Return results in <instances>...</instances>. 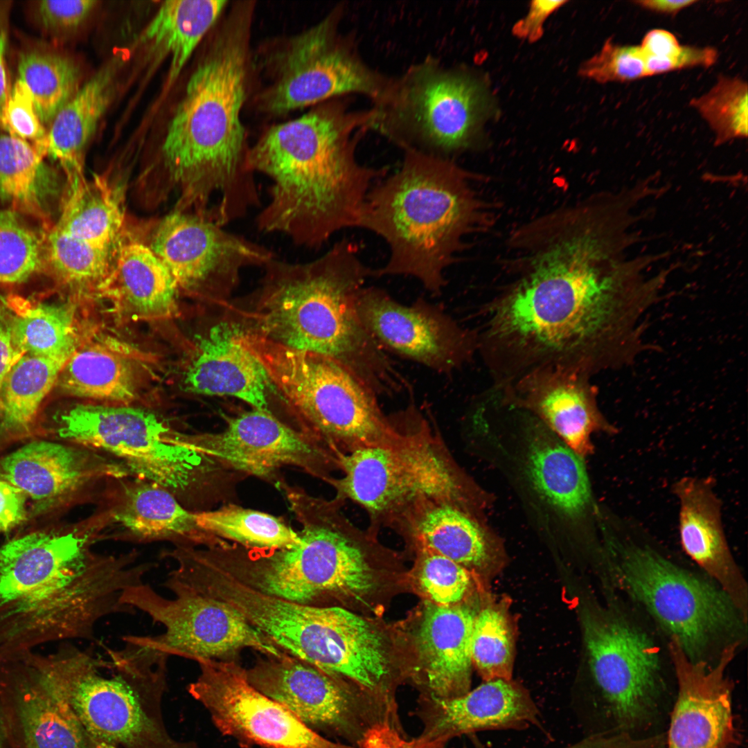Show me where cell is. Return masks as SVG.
<instances>
[{
	"mask_svg": "<svg viewBox=\"0 0 748 748\" xmlns=\"http://www.w3.org/2000/svg\"><path fill=\"white\" fill-rule=\"evenodd\" d=\"M562 227L482 308L477 352L492 385L546 366L591 376L643 349L641 319L665 274H646L648 256L628 258L632 240L606 217L573 215Z\"/></svg>",
	"mask_w": 748,
	"mask_h": 748,
	"instance_id": "obj_1",
	"label": "cell"
},
{
	"mask_svg": "<svg viewBox=\"0 0 748 748\" xmlns=\"http://www.w3.org/2000/svg\"><path fill=\"white\" fill-rule=\"evenodd\" d=\"M347 97L271 126L249 147L250 169L271 181L269 200L255 220L260 231L317 249L338 231L357 227L367 194L387 168L357 160L374 111L353 109Z\"/></svg>",
	"mask_w": 748,
	"mask_h": 748,
	"instance_id": "obj_2",
	"label": "cell"
},
{
	"mask_svg": "<svg viewBox=\"0 0 748 748\" xmlns=\"http://www.w3.org/2000/svg\"><path fill=\"white\" fill-rule=\"evenodd\" d=\"M253 6H234L191 73L161 146L163 167L181 190L184 207L225 226L260 204L242 112L251 72Z\"/></svg>",
	"mask_w": 748,
	"mask_h": 748,
	"instance_id": "obj_3",
	"label": "cell"
},
{
	"mask_svg": "<svg viewBox=\"0 0 748 748\" xmlns=\"http://www.w3.org/2000/svg\"><path fill=\"white\" fill-rule=\"evenodd\" d=\"M89 535L34 531L0 547V660L41 644L94 641L99 622L136 610L124 593L154 567L91 550Z\"/></svg>",
	"mask_w": 748,
	"mask_h": 748,
	"instance_id": "obj_4",
	"label": "cell"
},
{
	"mask_svg": "<svg viewBox=\"0 0 748 748\" xmlns=\"http://www.w3.org/2000/svg\"><path fill=\"white\" fill-rule=\"evenodd\" d=\"M250 308H232L244 328L296 350L336 360L379 396H392L405 378L362 323L355 298L373 276L357 244L335 242L317 258L293 263L275 256L263 267Z\"/></svg>",
	"mask_w": 748,
	"mask_h": 748,
	"instance_id": "obj_5",
	"label": "cell"
},
{
	"mask_svg": "<svg viewBox=\"0 0 748 748\" xmlns=\"http://www.w3.org/2000/svg\"><path fill=\"white\" fill-rule=\"evenodd\" d=\"M403 152L399 170L367 194L357 227L380 236L389 249L387 262L373 276L413 277L438 296L445 270L483 222L481 202L471 175L453 159Z\"/></svg>",
	"mask_w": 748,
	"mask_h": 748,
	"instance_id": "obj_6",
	"label": "cell"
},
{
	"mask_svg": "<svg viewBox=\"0 0 748 748\" xmlns=\"http://www.w3.org/2000/svg\"><path fill=\"white\" fill-rule=\"evenodd\" d=\"M121 648L64 643L53 653L33 651L28 667L66 703L90 735L106 748H197L173 739L161 713L168 657L130 635Z\"/></svg>",
	"mask_w": 748,
	"mask_h": 748,
	"instance_id": "obj_7",
	"label": "cell"
},
{
	"mask_svg": "<svg viewBox=\"0 0 748 748\" xmlns=\"http://www.w3.org/2000/svg\"><path fill=\"white\" fill-rule=\"evenodd\" d=\"M301 528L299 541L265 552L233 545L220 565L251 587L270 596L316 605L324 598L362 600L378 586L374 562L382 554L369 529L363 531L343 513L345 501L314 497L280 482Z\"/></svg>",
	"mask_w": 748,
	"mask_h": 748,
	"instance_id": "obj_8",
	"label": "cell"
},
{
	"mask_svg": "<svg viewBox=\"0 0 748 748\" xmlns=\"http://www.w3.org/2000/svg\"><path fill=\"white\" fill-rule=\"evenodd\" d=\"M607 593L605 605L591 604L582 612L592 688L576 707L588 735H657L676 695L668 640L622 592Z\"/></svg>",
	"mask_w": 748,
	"mask_h": 748,
	"instance_id": "obj_9",
	"label": "cell"
},
{
	"mask_svg": "<svg viewBox=\"0 0 748 748\" xmlns=\"http://www.w3.org/2000/svg\"><path fill=\"white\" fill-rule=\"evenodd\" d=\"M608 551L618 589L691 661L715 665L746 646L748 616L701 571L631 540L612 539Z\"/></svg>",
	"mask_w": 748,
	"mask_h": 748,
	"instance_id": "obj_10",
	"label": "cell"
},
{
	"mask_svg": "<svg viewBox=\"0 0 748 748\" xmlns=\"http://www.w3.org/2000/svg\"><path fill=\"white\" fill-rule=\"evenodd\" d=\"M397 432L384 444L355 449L340 458L342 476L333 487L342 499L362 507L377 531L423 499L446 501L470 511L479 506L476 486L454 461L437 429L411 398L393 416Z\"/></svg>",
	"mask_w": 748,
	"mask_h": 748,
	"instance_id": "obj_11",
	"label": "cell"
},
{
	"mask_svg": "<svg viewBox=\"0 0 748 748\" xmlns=\"http://www.w3.org/2000/svg\"><path fill=\"white\" fill-rule=\"evenodd\" d=\"M243 345L260 362L304 434L337 454L390 441L396 434L378 397L336 360L292 348L250 330Z\"/></svg>",
	"mask_w": 748,
	"mask_h": 748,
	"instance_id": "obj_12",
	"label": "cell"
},
{
	"mask_svg": "<svg viewBox=\"0 0 748 748\" xmlns=\"http://www.w3.org/2000/svg\"><path fill=\"white\" fill-rule=\"evenodd\" d=\"M490 102L486 85L471 70L428 56L392 78L373 105L372 130L402 150L452 159L477 143Z\"/></svg>",
	"mask_w": 748,
	"mask_h": 748,
	"instance_id": "obj_13",
	"label": "cell"
},
{
	"mask_svg": "<svg viewBox=\"0 0 748 748\" xmlns=\"http://www.w3.org/2000/svg\"><path fill=\"white\" fill-rule=\"evenodd\" d=\"M190 586L229 604L284 652L330 674L352 677L368 657L369 625L364 618L344 608L264 594L212 561L195 569Z\"/></svg>",
	"mask_w": 748,
	"mask_h": 748,
	"instance_id": "obj_14",
	"label": "cell"
},
{
	"mask_svg": "<svg viewBox=\"0 0 748 748\" xmlns=\"http://www.w3.org/2000/svg\"><path fill=\"white\" fill-rule=\"evenodd\" d=\"M345 6L319 22L285 37L261 61L267 83L258 93L260 111L280 116L332 99L358 94L373 105L383 98L392 78L371 67L354 37L342 33Z\"/></svg>",
	"mask_w": 748,
	"mask_h": 748,
	"instance_id": "obj_15",
	"label": "cell"
},
{
	"mask_svg": "<svg viewBox=\"0 0 748 748\" xmlns=\"http://www.w3.org/2000/svg\"><path fill=\"white\" fill-rule=\"evenodd\" d=\"M62 439L115 456L131 474L173 493L187 491L215 461L188 447L184 434L130 404H80L61 416Z\"/></svg>",
	"mask_w": 748,
	"mask_h": 748,
	"instance_id": "obj_16",
	"label": "cell"
},
{
	"mask_svg": "<svg viewBox=\"0 0 748 748\" xmlns=\"http://www.w3.org/2000/svg\"><path fill=\"white\" fill-rule=\"evenodd\" d=\"M170 591L174 597L166 598L144 582L124 593L125 605L164 628L155 636L134 635L139 642L169 657L195 661L233 659L245 648L265 656L285 654L227 603L186 589Z\"/></svg>",
	"mask_w": 748,
	"mask_h": 748,
	"instance_id": "obj_17",
	"label": "cell"
},
{
	"mask_svg": "<svg viewBox=\"0 0 748 748\" xmlns=\"http://www.w3.org/2000/svg\"><path fill=\"white\" fill-rule=\"evenodd\" d=\"M148 245L178 288L204 291L221 305L228 303L244 268L262 267L276 256L267 247L186 211L165 217Z\"/></svg>",
	"mask_w": 748,
	"mask_h": 748,
	"instance_id": "obj_18",
	"label": "cell"
},
{
	"mask_svg": "<svg viewBox=\"0 0 748 748\" xmlns=\"http://www.w3.org/2000/svg\"><path fill=\"white\" fill-rule=\"evenodd\" d=\"M188 691L221 733L244 745L263 748H357L334 742L308 728L253 686L234 659L199 660ZM359 748V747H358Z\"/></svg>",
	"mask_w": 748,
	"mask_h": 748,
	"instance_id": "obj_19",
	"label": "cell"
},
{
	"mask_svg": "<svg viewBox=\"0 0 748 748\" xmlns=\"http://www.w3.org/2000/svg\"><path fill=\"white\" fill-rule=\"evenodd\" d=\"M218 433L184 434L186 445L220 464L267 479L295 466L328 483L340 470L339 454L269 410L253 408L226 420Z\"/></svg>",
	"mask_w": 748,
	"mask_h": 748,
	"instance_id": "obj_20",
	"label": "cell"
},
{
	"mask_svg": "<svg viewBox=\"0 0 748 748\" xmlns=\"http://www.w3.org/2000/svg\"><path fill=\"white\" fill-rule=\"evenodd\" d=\"M357 312L381 348L449 375L477 352L476 330L465 328L443 308L418 299L402 304L386 291L364 287L355 298Z\"/></svg>",
	"mask_w": 748,
	"mask_h": 748,
	"instance_id": "obj_21",
	"label": "cell"
},
{
	"mask_svg": "<svg viewBox=\"0 0 748 748\" xmlns=\"http://www.w3.org/2000/svg\"><path fill=\"white\" fill-rule=\"evenodd\" d=\"M265 657L247 670L250 684L312 730L361 742L382 724L369 719L371 699L355 693L346 680L287 653Z\"/></svg>",
	"mask_w": 748,
	"mask_h": 748,
	"instance_id": "obj_22",
	"label": "cell"
},
{
	"mask_svg": "<svg viewBox=\"0 0 748 748\" xmlns=\"http://www.w3.org/2000/svg\"><path fill=\"white\" fill-rule=\"evenodd\" d=\"M668 649L676 695L666 748H736L733 686L726 673L738 652L731 651L711 666L691 661L675 641H668Z\"/></svg>",
	"mask_w": 748,
	"mask_h": 748,
	"instance_id": "obj_23",
	"label": "cell"
},
{
	"mask_svg": "<svg viewBox=\"0 0 748 748\" xmlns=\"http://www.w3.org/2000/svg\"><path fill=\"white\" fill-rule=\"evenodd\" d=\"M590 377L573 368L546 366L495 386L507 402L537 417L583 458L592 452L594 432H615L598 408Z\"/></svg>",
	"mask_w": 748,
	"mask_h": 748,
	"instance_id": "obj_24",
	"label": "cell"
},
{
	"mask_svg": "<svg viewBox=\"0 0 748 748\" xmlns=\"http://www.w3.org/2000/svg\"><path fill=\"white\" fill-rule=\"evenodd\" d=\"M130 474L98 452L47 440L28 443L0 460V478L30 498L37 513L66 503L95 482Z\"/></svg>",
	"mask_w": 748,
	"mask_h": 748,
	"instance_id": "obj_25",
	"label": "cell"
},
{
	"mask_svg": "<svg viewBox=\"0 0 748 748\" xmlns=\"http://www.w3.org/2000/svg\"><path fill=\"white\" fill-rule=\"evenodd\" d=\"M420 736L402 739L403 748H438L463 734L525 729L539 725L540 713L530 694L512 679H496L452 698L428 697Z\"/></svg>",
	"mask_w": 748,
	"mask_h": 748,
	"instance_id": "obj_26",
	"label": "cell"
},
{
	"mask_svg": "<svg viewBox=\"0 0 748 748\" xmlns=\"http://www.w3.org/2000/svg\"><path fill=\"white\" fill-rule=\"evenodd\" d=\"M239 319H222L195 337L184 375L190 393L230 396L253 408L268 409L266 371L240 340Z\"/></svg>",
	"mask_w": 748,
	"mask_h": 748,
	"instance_id": "obj_27",
	"label": "cell"
},
{
	"mask_svg": "<svg viewBox=\"0 0 748 748\" xmlns=\"http://www.w3.org/2000/svg\"><path fill=\"white\" fill-rule=\"evenodd\" d=\"M674 492L679 501L680 542L686 554L748 616V585L730 550L721 504L709 479L684 477Z\"/></svg>",
	"mask_w": 748,
	"mask_h": 748,
	"instance_id": "obj_28",
	"label": "cell"
},
{
	"mask_svg": "<svg viewBox=\"0 0 748 748\" xmlns=\"http://www.w3.org/2000/svg\"><path fill=\"white\" fill-rule=\"evenodd\" d=\"M479 608L427 604L416 644L429 697L448 699L470 690L471 636Z\"/></svg>",
	"mask_w": 748,
	"mask_h": 748,
	"instance_id": "obj_29",
	"label": "cell"
},
{
	"mask_svg": "<svg viewBox=\"0 0 748 748\" xmlns=\"http://www.w3.org/2000/svg\"><path fill=\"white\" fill-rule=\"evenodd\" d=\"M0 686L10 692L26 748H106L69 705L42 684L19 657L0 661Z\"/></svg>",
	"mask_w": 748,
	"mask_h": 748,
	"instance_id": "obj_30",
	"label": "cell"
},
{
	"mask_svg": "<svg viewBox=\"0 0 748 748\" xmlns=\"http://www.w3.org/2000/svg\"><path fill=\"white\" fill-rule=\"evenodd\" d=\"M389 527L417 549L439 554L465 568H485L495 558L491 539L477 515L449 502L418 500Z\"/></svg>",
	"mask_w": 748,
	"mask_h": 748,
	"instance_id": "obj_31",
	"label": "cell"
},
{
	"mask_svg": "<svg viewBox=\"0 0 748 748\" xmlns=\"http://www.w3.org/2000/svg\"><path fill=\"white\" fill-rule=\"evenodd\" d=\"M177 290L173 278L147 244L125 240L122 235L100 294L115 299L133 318L159 320L176 314Z\"/></svg>",
	"mask_w": 748,
	"mask_h": 748,
	"instance_id": "obj_32",
	"label": "cell"
},
{
	"mask_svg": "<svg viewBox=\"0 0 748 748\" xmlns=\"http://www.w3.org/2000/svg\"><path fill=\"white\" fill-rule=\"evenodd\" d=\"M122 61L115 57L101 67L50 123L46 153L60 163L66 179L83 175L86 148L113 99Z\"/></svg>",
	"mask_w": 748,
	"mask_h": 748,
	"instance_id": "obj_33",
	"label": "cell"
},
{
	"mask_svg": "<svg viewBox=\"0 0 748 748\" xmlns=\"http://www.w3.org/2000/svg\"><path fill=\"white\" fill-rule=\"evenodd\" d=\"M527 470L538 493L567 515H578L591 501L582 458L530 413Z\"/></svg>",
	"mask_w": 748,
	"mask_h": 748,
	"instance_id": "obj_34",
	"label": "cell"
},
{
	"mask_svg": "<svg viewBox=\"0 0 748 748\" xmlns=\"http://www.w3.org/2000/svg\"><path fill=\"white\" fill-rule=\"evenodd\" d=\"M113 517L139 540H170L205 546L220 542L197 526L195 513L185 508L172 492L147 481L128 487Z\"/></svg>",
	"mask_w": 748,
	"mask_h": 748,
	"instance_id": "obj_35",
	"label": "cell"
},
{
	"mask_svg": "<svg viewBox=\"0 0 748 748\" xmlns=\"http://www.w3.org/2000/svg\"><path fill=\"white\" fill-rule=\"evenodd\" d=\"M224 0L164 1L142 33L140 40L154 63L170 60L171 85L228 5Z\"/></svg>",
	"mask_w": 748,
	"mask_h": 748,
	"instance_id": "obj_36",
	"label": "cell"
},
{
	"mask_svg": "<svg viewBox=\"0 0 748 748\" xmlns=\"http://www.w3.org/2000/svg\"><path fill=\"white\" fill-rule=\"evenodd\" d=\"M57 383L69 395L104 404H130L139 391L138 373L132 361L103 342L78 346Z\"/></svg>",
	"mask_w": 748,
	"mask_h": 748,
	"instance_id": "obj_37",
	"label": "cell"
},
{
	"mask_svg": "<svg viewBox=\"0 0 748 748\" xmlns=\"http://www.w3.org/2000/svg\"><path fill=\"white\" fill-rule=\"evenodd\" d=\"M55 226L96 246L113 249L123 235L124 213L116 188L100 175L66 179Z\"/></svg>",
	"mask_w": 748,
	"mask_h": 748,
	"instance_id": "obj_38",
	"label": "cell"
},
{
	"mask_svg": "<svg viewBox=\"0 0 748 748\" xmlns=\"http://www.w3.org/2000/svg\"><path fill=\"white\" fill-rule=\"evenodd\" d=\"M45 156L27 141L0 134V199L48 230L53 225L48 202L59 188L56 175L44 161Z\"/></svg>",
	"mask_w": 748,
	"mask_h": 748,
	"instance_id": "obj_39",
	"label": "cell"
},
{
	"mask_svg": "<svg viewBox=\"0 0 748 748\" xmlns=\"http://www.w3.org/2000/svg\"><path fill=\"white\" fill-rule=\"evenodd\" d=\"M67 361L23 355L0 387V446L28 436Z\"/></svg>",
	"mask_w": 748,
	"mask_h": 748,
	"instance_id": "obj_40",
	"label": "cell"
},
{
	"mask_svg": "<svg viewBox=\"0 0 748 748\" xmlns=\"http://www.w3.org/2000/svg\"><path fill=\"white\" fill-rule=\"evenodd\" d=\"M8 310L14 341L24 354L68 361L79 346L72 304L15 298Z\"/></svg>",
	"mask_w": 748,
	"mask_h": 748,
	"instance_id": "obj_41",
	"label": "cell"
},
{
	"mask_svg": "<svg viewBox=\"0 0 748 748\" xmlns=\"http://www.w3.org/2000/svg\"><path fill=\"white\" fill-rule=\"evenodd\" d=\"M114 250L74 237L53 224L44 230L42 269L78 294H100L110 272Z\"/></svg>",
	"mask_w": 748,
	"mask_h": 748,
	"instance_id": "obj_42",
	"label": "cell"
},
{
	"mask_svg": "<svg viewBox=\"0 0 748 748\" xmlns=\"http://www.w3.org/2000/svg\"><path fill=\"white\" fill-rule=\"evenodd\" d=\"M195 521L208 535L253 551L281 549L299 541L298 531L281 518L233 504L195 513Z\"/></svg>",
	"mask_w": 748,
	"mask_h": 748,
	"instance_id": "obj_43",
	"label": "cell"
},
{
	"mask_svg": "<svg viewBox=\"0 0 748 748\" xmlns=\"http://www.w3.org/2000/svg\"><path fill=\"white\" fill-rule=\"evenodd\" d=\"M19 79L30 89L36 112L49 124L79 89L80 70L70 57L44 50L22 53Z\"/></svg>",
	"mask_w": 748,
	"mask_h": 748,
	"instance_id": "obj_44",
	"label": "cell"
},
{
	"mask_svg": "<svg viewBox=\"0 0 748 748\" xmlns=\"http://www.w3.org/2000/svg\"><path fill=\"white\" fill-rule=\"evenodd\" d=\"M471 656L483 681L512 679L514 640L503 609L487 605L479 610L472 627Z\"/></svg>",
	"mask_w": 748,
	"mask_h": 748,
	"instance_id": "obj_45",
	"label": "cell"
},
{
	"mask_svg": "<svg viewBox=\"0 0 748 748\" xmlns=\"http://www.w3.org/2000/svg\"><path fill=\"white\" fill-rule=\"evenodd\" d=\"M747 91L742 78L720 75L707 93L691 100L715 133V145L747 137Z\"/></svg>",
	"mask_w": 748,
	"mask_h": 748,
	"instance_id": "obj_46",
	"label": "cell"
},
{
	"mask_svg": "<svg viewBox=\"0 0 748 748\" xmlns=\"http://www.w3.org/2000/svg\"><path fill=\"white\" fill-rule=\"evenodd\" d=\"M10 209L0 211V285L28 280L42 269L44 234Z\"/></svg>",
	"mask_w": 748,
	"mask_h": 748,
	"instance_id": "obj_47",
	"label": "cell"
},
{
	"mask_svg": "<svg viewBox=\"0 0 748 748\" xmlns=\"http://www.w3.org/2000/svg\"><path fill=\"white\" fill-rule=\"evenodd\" d=\"M639 46L647 77L688 68L709 67L718 57L714 48L681 45L673 33L664 29L650 30Z\"/></svg>",
	"mask_w": 748,
	"mask_h": 748,
	"instance_id": "obj_48",
	"label": "cell"
},
{
	"mask_svg": "<svg viewBox=\"0 0 748 748\" xmlns=\"http://www.w3.org/2000/svg\"><path fill=\"white\" fill-rule=\"evenodd\" d=\"M417 550V579L421 591L437 605L461 603L471 584L467 568L430 551Z\"/></svg>",
	"mask_w": 748,
	"mask_h": 748,
	"instance_id": "obj_49",
	"label": "cell"
},
{
	"mask_svg": "<svg viewBox=\"0 0 748 748\" xmlns=\"http://www.w3.org/2000/svg\"><path fill=\"white\" fill-rule=\"evenodd\" d=\"M579 75L598 83L626 82L646 76L644 59L636 45H622L609 38L600 50L582 63Z\"/></svg>",
	"mask_w": 748,
	"mask_h": 748,
	"instance_id": "obj_50",
	"label": "cell"
},
{
	"mask_svg": "<svg viewBox=\"0 0 748 748\" xmlns=\"http://www.w3.org/2000/svg\"><path fill=\"white\" fill-rule=\"evenodd\" d=\"M0 127L7 134L27 141L46 153V132L36 112L30 89L19 79L0 103Z\"/></svg>",
	"mask_w": 748,
	"mask_h": 748,
	"instance_id": "obj_51",
	"label": "cell"
},
{
	"mask_svg": "<svg viewBox=\"0 0 748 748\" xmlns=\"http://www.w3.org/2000/svg\"><path fill=\"white\" fill-rule=\"evenodd\" d=\"M97 3L93 0L38 1L33 6V16L44 31L61 34L82 24Z\"/></svg>",
	"mask_w": 748,
	"mask_h": 748,
	"instance_id": "obj_52",
	"label": "cell"
},
{
	"mask_svg": "<svg viewBox=\"0 0 748 748\" xmlns=\"http://www.w3.org/2000/svg\"><path fill=\"white\" fill-rule=\"evenodd\" d=\"M567 2L563 0L531 1L526 16L517 21L513 26V34L517 38L528 42L538 41L543 36L544 24L546 19Z\"/></svg>",
	"mask_w": 748,
	"mask_h": 748,
	"instance_id": "obj_53",
	"label": "cell"
},
{
	"mask_svg": "<svg viewBox=\"0 0 748 748\" xmlns=\"http://www.w3.org/2000/svg\"><path fill=\"white\" fill-rule=\"evenodd\" d=\"M26 497L0 478V533L14 528L26 518Z\"/></svg>",
	"mask_w": 748,
	"mask_h": 748,
	"instance_id": "obj_54",
	"label": "cell"
},
{
	"mask_svg": "<svg viewBox=\"0 0 748 748\" xmlns=\"http://www.w3.org/2000/svg\"><path fill=\"white\" fill-rule=\"evenodd\" d=\"M23 355L14 341L7 312L0 308V387L8 371Z\"/></svg>",
	"mask_w": 748,
	"mask_h": 748,
	"instance_id": "obj_55",
	"label": "cell"
},
{
	"mask_svg": "<svg viewBox=\"0 0 748 748\" xmlns=\"http://www.w3.org/2000/svg\"><path fill=\"white\" fill-rule=\"evenodd\" d=\"M9 6L0 3V103L8 92V80L6 70V52L8 41V18Z\"/></svg>",
	"mask_w": 748,
	"mask_h": 748,
	"instance_id": "obj_56",
	"label": "cell"
},
{
	"mask_svg": "<svg viewBox=\"0 0 748 748\" xmlns=\"http://www.w3.org/2000/svg\"><path fill=\"white\" fill-rule=\"evenodd\" d=\"M634 3L639 7L663 15H675L681 10L697 3L696 0H638Z\"/></svg>",
	"mask_w": 748,
	"mask_h": 748,
	"instance_id": "obj_57",
	"label": "cell"
},
{
	"mask_svg": "<svg viewBox=\"0 0 748 748\" xmlns=\"http://www.w3.org/2000/svg\"><path fill=\"white\" fill-rule=\"evenodd\" d=\"M6 742V728L3 715L0 709V748H4Z\"/></svg>",
	"mask_w": 748,
	"mask_h": 748,
	"instance_id": "obj_58",
	"label": "cell"
}]
</instances>
